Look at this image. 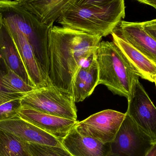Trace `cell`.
Instances as JSON below:
<instances>
[{"instance_id":"obj_1","label":"cell","mask_w":156,"mask_h":156,"mask_svg":"<svg viewBox=\"0 0 156 156\" xmlns=\"http://www.w3.org/2000/svg\"><path fill=\"white\" fill-rule=\"evenodd\" d=\"M101 39V37L53 26L48 43L50 84L73 95L76 74L83 63L96 52Z\"/></svg>"},{"instance_id":"obj_2","label":"cell","mask_w":156,"mask_h":156,"mask_svg":"<svg viewBox=\"0 0 156 156\" xmlns=\"http://www.w3.org/2000/svg\"><path fill=\"white\" fill-rule=\"evenodd\" d=\"M125 8L124 0H69L57 21L65 28L102 38L113 33Z\"/></svg>"},{"instance_id":"obj_3","label":"cell","mask_w":156,"mask_h":156,"mask_svg":"<svg viewBox=\"0 0 156 156\" xmlns=\"http://www.w3.org/2000/svg\"><path fill=\"white\" fill-rule=\"evenodd\" d=\"M0 12L3 18L13 23L24 35L41 70L50 83L48 43L49 33L53 27L40 23L20 3L19 0H0Z\"/></svg>"},{"instance_id":"obj_4","label":"cell","mask_w":156,"mask_h":156,"mask_svg":"<svg viewBox=\"0 0 156 156\" xmlns=\"http://www.w3.org/2000/svg\"><path fill=\"white\" fill-rule=\"evenodd\" d=\"M99 71L98 85L107 87L115 95L128 100L136 76L122 51L113 41H101L96 52Z\"/></svg>"},{"instance_id":"obj_5","label":"cell","mask_w":156,"mask_h":156,"mask_svg":"<svg viewBox=\"0 0 156 156\" xmlns=\"http://www.w3.org/2000/svg\"><path fill=\"white\" fill-rule=\"evenodd\" d=\"M21 100L22 107L69 120L77 118L73 95L63 92L51 84L35 89L25 94Z\"/></svg>"},{"instance_id":"obj_6","label":"cell","mask_w":156,"mask_h":156,"mask_svg":"<svg viewBox=\"0 0 156 156\" xmlns=\"http://www.w3.org/2000/svg\"><path fill=\"white\" fill-rule=\"evenodd\" d=\"M154 144L126 114L115 138L110 143L109 156H146Z\"/></svg>"},{"instance_id":"obj_7","label":"cell","mask_w":156,"mask_h":156,"mask_svg":"<svg viewBox=\"0 0 156 156\" xmlns=\"http://www.w3.org/2000/svg\"><path fill=\"white\" fill-rule=\"evenodd\" d=\"M126 114L112 110H105L79 122L75 126L78 132L103 143H110L124 120Z\"/></svg>"},{"instance_id":"obj_8","label":"cell","mask_w":156,"mask_h":156,"mask_svg":"<svg viewBox=\"0 0 156 156\" xmlns=\"http://www.w3.org/2000/svg\"><path fill=\"white\" fill-rule=\"evenodd\" d=\"M126 113L136 126L156 143V107L149 98L139 78L135 82L128 100Z\"/></svg>"},{"instance_id":"obj_9","label":"cell","mask_w":156,"mask_h":156,"mask_svg":"<svg viewBox=\"0 0 156 156\" xmlns=\"http://www.w3.org/2000/svg\"><path fill=\"white\" fill-rule=\"evenodd\" d=\"M0 130L10 133L26 143L64 147L60 140L25 121L18 115L0 121Z\"/></svg>"},{"instance_id":"obj_10","label":"cell","mask_w":156,"mask_h":156,"mask_svg":"<svg viewBox=\"0 0 156 156\" xmlns=\"http://www.w3.org/2000/svg\"><path fill=\"white\" fill-rule=\"evenodd\" d=\"M18 49L29 78L36 89L50 85L40 68L32 47L23 33L8 19L3 18Z\"/></svg>"},{"instance_id":"obj_11","label":"cell","mask_w":156,"mask_h":156,"mask_svg":"<svg viewBox=\"0 0 156 156\" xmlns=\"http://www.w3.org/2000/svg\"><path fill=\"white\" fill-rule=\"evenodd\" d=\"M18 115L61 142L79 122L77 120H69L47 114L27 107H22Z\"/></svg>"},{"instance_id":"obj_12","label":"cell","mask_w":156,"mask_h":156,"mask_svg":"<svg viewBox=\"0 0 156 156\" xmlns=\"http://www.w3.org/2000/svg\"><path fill=\"white\" fill-rule=\"evenodd\" d=\"M113 33L156 64V40L145 31L140 22L122 20Z\"/></svg>"},{"instance_id":"obj_13","label":"cell","mask_w":156,"mask_h":156,"mask_svg":"<svg viewBox=\"0 0 156 156\" xmlns=\"http://www.w3.org/2000/svg\"><path fill=\"white\" fill-rule=\"evenodd\" d=\"M112 35L113 42L122 51L135 74L139 78L154 82L156 64L115 33Z\"/></svg>"},{"instance_id":"obj_14","label":"cell","mask_w":156,"mask_h":156,"mask_svg":"<svg viewBox=\"0 0 156 156\" xmlns=\"http://www.w3.org/2000/svg\"><path fill=\"white\" fill-rule=\"evenodd\" d=\"M62 144L73 156H109L110 153V143L83 136L75 127L62 140Z\"/></svg>"},{"instance_id":"obj_15","label":"cell","mask_w":156,"mask_h":156,"mask_svg":"<svg viewBox=\"0 0 156 156\" xmlns=\"http://www.w3.org/2000/svg\"><path fill=\"white\" fill-rule=\"evenodd\" d=\"M98 81L99 71L95 52L83 63L74 78L73 90L76 103L83 101L91 95L98 85Z\"/></svg>"},{"instance_id":"obj_16","label":"cell","mask_w":156,"mask_h":156,"mask_svg":"<svg viewBox=\"0 0 156 156\" xmlns=\"http://www.w3.org/2000/svg\"><path fill=\"white\" fill-rule=\"evenodd\" d=\"M0 54L12 71L27 84L34 87L29 78L13 38L3 21L0 30Z\"/></svg>"},{"instance_id":"obj_17","label":"cell","mask_w":156,"mask_h":156,"mask_svg":"<svg viewBox=\"0 0 156 156\" xmlns=\"http://www.w3.org/2000/svg\"><path fill=\"white\" fill-rule=\"evenodd\" d=\"M69 0H19L20 3L43 24L53 26Z\"/></svg>"},{"instance_id":"obj_18","label":"cell","mask_w":156,"mask_h":156,"mask_svg":"<svg viewBox=\"0 0 156 156\" xmlns=\"http://www.w3.org/2000/svg\"><path fill=\"white\" fill-rule=\"evenodd\" d=\"M0 156H32L24 144L12 134L0 130Z\"/></svg>"},{"instance_id":"obj_19","label":"cell","mask_w":156,"mask_h":156,"mask_svg":"<svg viewBox=\"0 0 156 156\" xmlns=\"http://www.w3.org/2000/svg\"><path fill=\"white\" fill-rule=\"evenodd\" d=\"M3 83L11 90L23 95L36 89L35 87L27 84L10 68L7 73L4 76Z\"/></svg>"},{"instance_id":"obj_20","label":"cell","mask_w":156,"mask_h":156,"mask_svg":"<svg viewBox=\"0 0 156 156\" xmlns=\"http://www.w3.org/2000/svg\"><path fill=\"white\" fill-rule=\"evenodd\" d=\"M23 143L32 156H73L64 147Z\"/></svg>"},{"instance_id":"obj_21","label":"cell","mask_w":156,"mask_h":156,"mask_svg":"<svg viewBox=\"0 0 156 156\" xmlns=\"http://www.w3.org/2000/svg\"><path fill=\"white\" fill-rule=\"evenodd\" d=\"M9 68L0 54V105L12 100L22 99L24 96L11 90L4 84L3 77L7 73Z\"/></svg>"},{"instance_id":"obj_22","label":"cell","mask_w":156,"mask_h":156,"mask_svg":"<svg viewBox=\"0 0 156 156\" xmlns=\"http://www.w3.org/2000/svg\"><path fill=\"white\" fill-rule=\"evenodd\" d=\"M21 99L12 100L0 105V121L7 120L18 115L22 107Z\"/></svg>"},{"instance_id":"obj_23","label":"cell","mask_w":156,"mask_h":156,"mask_svg":"<svg viewBox=\"0 0 156 156\" xmlns=\"http://www.w3.org/2000/svg\"><path fill=\"white\" fill-rule=\"evenodd\" d=\"M140 23L145 31L156 40V18Z\"/></svg>"},{"instance_id":"obj_24","label":"cell","mask_w":156,"mask_h":156,"mask_svg":"<svg viewBox=\"0 0 156 156\" xmlns=\"http://www.w3.org/2000/svg\"><path fill=\"white\" fill-rule=\"evenodd\" d=\"M137 2L141 3L150 5L156 10V0H137Z\"/></svg>"},{"instance_id":"obj_25","label":"cell","mask_w":156,"mask_h":156,"mask_svg":"<svg viewBox=\"0 0 156 156\" xmlns=\"http://www.w3.org/2000/svg\"><path fill=\"white\" fill-rule=\"evenodd\" d=\"M146 156H156V143Z\"/></svg>"},{"instance_id":"obj_26","label":"cell","mask_w":156,"mask_h":156,"mask_svg":"<svg viewBox=\"0 0 156 156\" xmlns=\"http://www.w3.org/2000/svg\"><path fill=\"white\" fill-rule=\"evenodd\" d=\"M3 25V17L2 15V13L0 12V30H1V28H2V26Z\"/></svg>"},{"instance_id":"obj_27","label":"cell","mask_w":156,"mask_h":156,"mask_svg":"<svg viewBox=\"0 0 156 156\" xmlns=\"http://www.w3.org/2000/svg\"><path fill=\"white\" fill-rule=\"evenodd\" d=\"M154 82H155V83L156 87V77L155 79Z\"/></svg>"}]
</instances>
